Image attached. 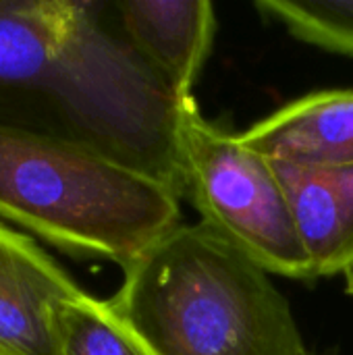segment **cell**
<instances>
[{
	"label": "cell",
	"mask_w": 353,
	"mask_h": 355,
	"mask_svg": "<svg viewBox=\"0 0 353 355\" xmlns=\"http://www.w3.org/2000/svg\"><path fill=\"white\" fill-rule=\"evenodd\" d=\"M108 4L0 0V127L102 152L181 198L179 102Z\"/></svg>",
	"instance_id": "6da1fadb"
},
{
	"label": "cell",
	"mask_w": 353,
	"mask_h": 355,
	"mask_svg": "<svg viewBox=\"0 0 353 355\" xmlns=\"http://www.w3.org/2000/svg\"><path fill=\"white\" fill-rule=\"evenodd\" d=\"M108 300L156 355H304L285 295L204 223L179 225L129 264Z\"/></svg>",
	"instance_id": "7a4b0ae2"
},
{
	"label": "cell",
	"mask_w": 353,
	"mask_h": 355,
	"mask_svg": "<svg viewBox=\"0 0 353 355\" xmlns=\"http://www.w3.org/2000/svg\"><path fill=\"white\" fill-rule=\"evenodd\" d=\"M179 196L102 152L0 127V218L123 270L181 225Z\"/></svg>",
	"instance_id": "3957f363"
},
{
	"label": "cell",
	"mask_w": 353,
	"mask_h": 355,
	"mask_svg": "<svg viewBox=\"0 0 353 355\" xmlns=\"http://www.w3.org/2000/svg\"><path fill=\"white\" fill-rule=\"evenodd\" d=\"M177 152L181 198L193 204L200 223L270 275L314 279L273 160L248 148L237 133L208 123L193 96L179 104Z\"/></svg>",
	"instance_id": "277c9868"
},
{
	"label": "cell",
	"mask_w": 353,
	"mask_h": 355,
	"mask_svg": "<svg viewBox=\"0 0 353 355\" xmlns=\"http://www.w3.org/2000/svg\"><path fill=\"white\" fill-rule=\"evenodd\" d=\"M83 293L31 235L0 220V355H56V314Z\"/></svg>",
	"instance_id": "5b68a950"
},
{
	"label": "cell",
	"mask_w": 353,
	"mask_h": 355,
	"mask_svg": "<svg viewBox=\"0 0 353 355\" xmlns=\"http://www.w3.org/2000/svg\"><path fill=\"white\" fill-rule=\"evenodd\" d=\"M133 50L181 102L204 67L216 33L208 0H123L112 4Z\"/></svg>",
	"instance_id": "8992f818"
},
{
	"label": "cell",
	"mask_w": 353,
	"mask_h": 355,
	"mask_svg": "<svg viewBox=\"0 0 353 355\" xmlns=\"http://www.w3.org/2000/svg\"><path fill=\"white\" fill-rule=\"evenodd\" d=\"M237 135L248 148L279 164H353V89L308 94Z\"/></svg>",
	"instance_id": "52a82bcc"
},
{
	"label": "cell",
	"mask_w": 353,
	"mask_h": 355,
	"mask_svg": "<svg viewBox=\"0 0 353 355\" xmlns=\"http://www.w3.org/2000/svg\"><path fill=\"white\" fill-rule=\"evenodd\" d=\"M287 193L312 275L353 270V164L291 166L275 162Z\"/></svg>",
	"instance_id": "ba28073f"
},
{
	"label": "cell",
	"mask_w": 353,
	"mask_h": 355,
	"mask_svg": "<svg viewBox=\"0 0 353 355\" xmlns=\"http://www.w3.org/2000/svg\"><path fill=\"white\" fill-rule=\"evenodd\" d=\"M56 355H156L123 322L108 302L87 293L60 306L56 314Z\"/></svg>",
	"instance_id": "9c48e42d"
},
{
	"label": "cell",
	"mask_w": 353,
	"mask_h": 355,
	"mask_svg": "<svg viewBox=\"0 0 353 355\" xmlns=\"http://www.w3.org/2000/svg\"><path fill=\"white\" fill-rule=\"evenodd\" d=\"M256 8L306 44L353 56V0H258Z\"/></svg>",
	"instance_id": "30bf717a"
},
{
	"label": "cell",
	"mask_w": 353,
	"mask_h": 355,
	"mask_svg": "<svg viewBox=\"0 0 353 355\" xmlns=\"http://www.w3.org/2000/svg\"><path fill=\"white\" fill-rule=\"evenodd\" d=\"M304 355H333V354H314V352H310V349H308Z\"/></svg>",
	"instance_id": "8fae6325"
}]
</instances>
